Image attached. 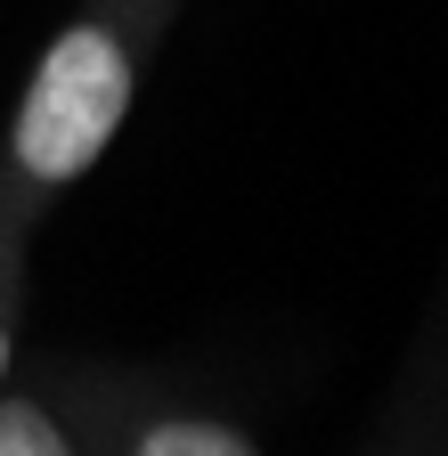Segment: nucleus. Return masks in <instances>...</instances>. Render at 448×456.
I'll list each match as a JSON object with an SVG mask.
<instances>
[{"label": "nucleus", "mask_w": 448, "mask_h": 456, "mask_svg": "<svg viewBox=\"0 0 448 456\" xmlns=\"http://www.w3.org/2000/svg\"><path fill=\"white\" fill-rule=\"evenodd\" d=\"M0 383H9V326H0Z\"/></svg>", "instance_id": "20e7f679"}, {"label": "nucleus", "mask_w": 448, "mask_h": 456, "mask_svg": "<svg viewBox=\"0 0 448 456\" xmlns=\"http://www.w3.org/2000/svg\"><path fill=\"white\" fill-rule=\"evenodd\" d=\"M131 114V57L106 25H66L17 114V163L33 180H82Z\"/></svg>", "instance_id": "f257e3e1"}, {"label": "nucleus", "mask_w": 448, "mask_h": 456, "mask_svg": "<svg viewBox=\"0 0 448 456\" xmlns=\"http://www.w3.org/2000/svg\"><path fill=\"white\" fill-rule=\"evenodd\" d=\"M0 456H74V440L58 432V416H49V408L9 399V408H0Z\"/></svg>", "instance_id": "7ed1b4c3"}, {"label": "nucleus", "mask_w": 448, "mask_h": 456, "mask_svg": "<svg viewBox=\"0 0 448 456\" xmlns=\"http://www.w3.org/2000/svg\"><path fill=\"white\" fill-rule=\"evenodd\" d=\"M131 456H261L237 424H212V416H172V424H155L139 432Z\"/></svg>", "instance_id": "f03ea898"}]
</instances>
